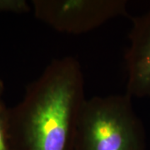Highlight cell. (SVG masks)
Wrapping results in <instances>:
<instances>
[{
    "label": "cell",
    "mask_w": 150,
    "mask_h": 150,
    "mask_svg": "<svg viewBox=\"0 0 150 150\" xmlns=\"http://www.w3.org/2000/svg\"><path fill=\"white\" fill-rule=\"evenodd\" d=\"M86 99L79 62L53 60L8 108L11 150H76L77 126Z\"/></svg>",
    "instance_id": "cell-1"
},
{
    "label": "cell",
    "mask_w": 150,
    "mask_h": 150,
    "mask_svg": "<svg viewBox=\"0 0 150 150\" xmlns=\"http://www.w3.org/2000/svg\"><path fill=\"white\" fill-rule=\"evenodd\" d=\"M128 93L86 98L81 108L76 150H147L146 133Z\"/></svg>",
    "instance_id": "cell-2"
},
{
    "label": "cell",
    "mask_w": 150,
    "mask_h": 150,
    "mask_svg": "<svg viewBox=\"0 0 150 150\" xmlns=\"http://www.w3.org/2000/svg\"><path fill=\"white\" fill-rule=\"evenodd\" d=\"M36 18L55 31L82 34L115 18L129 16L125 0H33Z\"/></svg>",
    "instance_id": "cell-3"
},
{
    "label": "cell",
    "mask_w": 150,
    "mask_h": 150,
    "mask_svg": "<svg viewBox=\"0 0 150 150\" xmlns=\"http://www.w3.org/2000/svg\"><path fill=\"white\" fill-rule=\"evenodd\" d=\"M129 44L124 60L127 70L126 93L150 98V10L132 17Z\"/></svg>",
    "instance_id": "cell-4"
},
{
    "label": "cell",
    "mask_w": 150,
    "mask_h": 150,
    "mask_svg": "<svg viewBox=\"0 0 150 150\" xmlns=\"http://www.w3.org/2000/svg\"><path fill=\"white\" fill-rule=\"evenodd\" d=\"M0 150H11L8 136V108L0 104Z\"/></svg>",
    "instance_id": "cell-5"
},
{
    "label": "cell",
    "mask_w": 150,
    "mask_h": 150,
    "mask_svg": "<svg viewBox=\"0 0 150 150\" xmlns=\"http://www.w3.org/2000/svg\"><path fill=\"white\" fill-rule=\"evenodd\" d=\"M30 10L31 7L25 0H0V13L21 14Z\"/></svg>",
    "instance_id": "cell-6"
},
{
    "label": "cell",
    "mask_w": 150,
    "mask_h": 150,
    "mask_svg": "<svg viewBox=\"0 0 150 150\" xmlns=\"http://www.w3.org/2000/svg\"><path fill=\"white\" fill-rule=\"evenodd\" d=\"M4 83H3V81L1 80V79H0V104L2 103H4L2 101V95H3V93H4Z\"/></svg>",
    "instance_id": "cell-7"
}]
</instances>
